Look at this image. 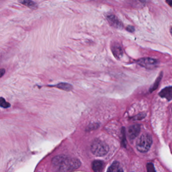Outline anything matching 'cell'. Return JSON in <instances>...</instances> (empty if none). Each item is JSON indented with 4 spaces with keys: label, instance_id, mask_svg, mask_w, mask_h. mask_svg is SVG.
I'll return each instance as SVG.
<instances>
[{
    "label": "cell",
    "instance_id": "ac0fdd59",
    "mask_svg": "<svg viewBox=\"0 0 172 172\" xmlns=\"http://www.w3.org/2000/svg\"><path fill=\"white\" fill-rule=\"evenodd\" d=\"M0 72H1V77H3V76L4 75L5 73V70L4 68H2L1 69Z\"/></svg>",
    "mask_w": 172,
    "mask_h": 172
},
{
    "label": "cell",
    "instance_id": "8992f818",
    "mask_svg": "<svg viewBox=\"0 0 172 172\" xmlns=\"http://www.w3.org/2000/svg\"><path fill=\"white\" fill-rule=\"evenodd\" d=\"M111 50L114 57L119 60L123 55V51L120 44L117 42H114L111 45Z\"/></svg>",
    "mask_w": 172,
    "mask_h": 172
},
{
    "label": "cell",
    "instance_id": "7c38bea8",
    "mask_svg": "<svg viewBox=\"0 0 172 172\" xmlns=\"http://www.w3.org/2000/svg\"><path fill=\"white\" fill-rule=\"evenodd\" d=\"M20 3L22 4L25 5L29 8L32 9V10H36L38 9V5L34 1H30V0H24L22 1H20Z\"/></svg>",
    "mask_w": 172,
    "mask_h": 172
},
{
    "label": "cell",
    "instance_id": "7a4b0ae2",
    "mask_svg": "<svg viewBox=\"0 0 172 172\" xmlns=\"http://www.w3.org/2000/svg\"><path fill=\"white\" fill-rule=\"evenodd\" d=\"M152 137L148 134L141 135L137 141V149L141 153H146L149 150L152 144Z\"/></svg>",
    "mask_w": 172,
    "mask_h": 172
},
{
    "label": "cell",
    "instance_id": "6da1fadb",
    "mask_svg": "<svg viewBox=\"0 0 172 172\" xmlns=\"http://www.w3.org/2000/svg\"><path fill=\"white\" fill-rule=\"evenodd\" d=\"M52 165L56 172H71L80 166L78 159L65 155H58L53 159Z\"/></svg>",
    "mask_w": 172,
    "mask_h": 172
},
{
    "label": "cell",
    "instance_id": "52a82bcc",
    "mask_svg": "<svg viewBox=\"0 0 172 172\" xmlns=\"http://www.w3.org/2000/svg\"><path fill=\"white\" fill-rule=\"evenodd\" d=\"M107 19L110 24L114 28L118 29H122L123 27L122 23L115 15L112 14L108 15L107 16Z\"/></svg>",
    "mask_w": 172,
    "mask_h": 172
},
{
    "label": "cell",
    "instance_id": "30bf717a",
    "mask_svg": "<svg viewBox=\"0 0 172 172\" xmlns=\"http://www.w3.org/2000/svg\"><path fill=\"white\" fill-rule=\"evenodd\" d=\"M103 167V163L101 161H95L92 164V170L95 172H101Z\"/></svg>",
    "mask_w": 172,
    "mask_h": 172
},
{
    "label": "cell",
    "instance_id": "d6986e66",
    "mask_svg": "<svg viewBox=\"0 0 172 172\" xmlns=\"http://www.w3.org/2000/svg\"><path fill=\"white\" fill-rule=\"evenodd\" d=\"M166 2L170 6L172 7V1H167Z\"/></svg>",
    "mask_w": 172,
    "mask_h": 172
},
{
    "label": "cell",
    "instance_id": "5bb4252c",
    "mask_svg": "<svg viewBox=\"0 0 172 172\" xmlns=\"http://www.w3.org/2000/svg\"><path fill=\"white\" fill-rule=\"evenodd\" d=\"M0 105L2 108H8L10 107V103L7 102L5 99H4L2 97H1L0 99Z\"/></svg>",
    "mask_w": 172,
    "mask_h": 172
},
{
    "label": "cell",
    "instance_id": "9c48e42d",
    "mask_svg": "<svg viewBox=\"0 0 172 172\" xmlns=\"http://www.w3.org/2000/svg\"><path fill=\"white\" fill-rule=\"evenodd\" d=\"M48 86L55 87L59 88L60 89L66 91H70L73 88V87L72 85L71 84L68 83L66 82H61V83H59L58 84H56V85H48Z\"/></svg>",
    "mask_w": 172,
    "mask_h": 172
},
{
    "label": "cell",
    "instance_id": "ba28073f",
    "mask_svg": "<svg viewBox=\"0 0 172 172\" xmlns=\"http://www.w3.org/2000/svg\"><path fill=\"white\" fill-rule=\"evenodd\" d=\"M160 97L165 98L168 101L172 99V86H168L164 88L159 92Z\"/></svg>",
    "mask_w": 172,
    "mask_h": 172
},
{
    "label": "cell",
    "instance_id": "5b68a950",
    "mask_svg": "<svg viewBox=\"0 0 172 172\" xmlns=\"http://www.w3.org/2000/svg\"><path fill=\"white\" fill-rule=\"evenodd\" d=\"M140 131V127L139 125H134L129 127L127 131L128 137L130 140H133L136 137Z\"/></svg>",
    "mask_w": 172,
    "mask_h": 172
},
{
    "label": "cell",
    "instance_id": "ffe728a7",
    "mask_svg": "<svg viewBox=\"0 0 172 172\" xmlns=\"http://www.w3.org/2000/svg\"><path fill=\"white\" fill-rule=\"evenodd\" d=\"M171 34H172V28H171Z\"/></svg>",
    "mask_w": 172,
    "mask_h": 172
},
{
    "label": "cell",
    "instance_id": "e0dca14e",
    "mask_svg": "<svg viewBox=\"0 0 172 172\" xmlns=\"http://www.w3.org/2000/svg\"><path fill=\"white\" fill-rule=\"evenodd\" d=\"M126 30L128 31V32H133L135 31V28L133 26L131 25H128V26L126 28Z\"/></svg>",
    "mask_w": 172,
    "mask_h": 172
},
{
    "label": "cell",
    "instance_id": "9a60e30c",
    "mask_svg": "<svg viewBox=\"0 0 172 172\" xmlns=\"http://www.w3.org/2000/svg\"><path fill=\"white\" fill-rule=\"evenodd\" d=\"M146 167H147V172H156L155 167L152 163H148Z\"/></svg>",
    "mask_w": 172,
    "mask_h": 172
},
{
    "label": "cell",
    "instance_id": "2e32d148",
    "mask_svg": "<svg viewBox=\"0 0 172 172\" xmlns=\"http://www.w3.org/2000/svg\"><path fill=\"white\" fill-rule=\"evenodd\" d=\"M145 114H139L137 115L135 117H134V119L135 120H141V119H143L145 117Z\"/></svg>",
    "mask_w": 172,
    "mask_h": 172
},
{
    "label": "cell",
    "instance_id": "8fae6325",
    "mask_svg": "<svg viewBox=\"0 0 172 172\" xmlns=\"http://www.w3.org/2000/svg\"><path fill=\"white\" fill-rule=\"evenodd\" d=\"M107 172H124L120 164L117 162H114L108 170Z\"/></svg>",
    "mask_w": 172,
    "mask_h": 172
},
{
    "label": "cell",
    "instance_id": "4fadbf2b",
    "mask_svg": "<svg viewBox=\"0 0 172 172\" xmlns=\"http://www.w3.org/2000/svg\"><path fill=\"white\" fill-rule=\"evenodd\" d=\"M162 76H163V73H161L160 74V76L157 78V80H156L155 82V83L153 84V85L152 86V87H151L150 88V89H149V91L150 92H153L154 90L157 89V88L159 86V85L160 81L161 80V79H162Z\"/></svg>",
    "mask_w": 172,
    "mask_h": 172
},
{
    "label": "cell",
    "instance_id": "277c9868",
    "mask_svg": "<svg viewBox=\"0 0 172 172\" xmlns=\"http://www.w3.org/2000/svg\"><path fill=\"white\" fill-rule=\"evenodd\" d=\"M137 62L141 66L148 69L155 68L159 64L157 60L149 58H141L138 60Z\"/></svg>",
    "mask_w": 172,
    "mask_h": 172
},
{
    "label": "cell",
    "instance_id": "3957f363",
    "mask_svg": "<svg viewBox=\"0 0 172 172\" xmlns=\"http://www.w3.org/2000/svg\"><path fill=\"white\" fill-rule=\"evenodd\" d=\"M91 150L92 153L97 157H102L105 155L109 151L107 144L103 141L96 139L91 146Z\"/></svg>",
    "mask_w": 172,
    "mask_h": 172
}]
</instances>
